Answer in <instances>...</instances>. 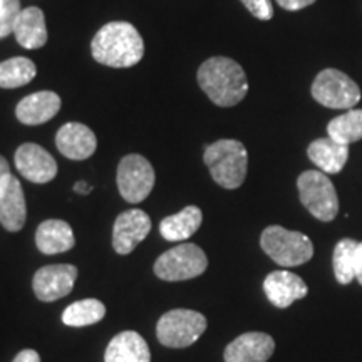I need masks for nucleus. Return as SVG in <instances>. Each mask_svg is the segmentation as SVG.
I'll return each instance as SVG.
<instances>
[{
  "mask_svg": "<svg viewBox=\"0 0 362 362\" xmlns=\"http://www.w3.org/2000/svg\"><path fill=\"white\" fill-rule=\"evenodd\" d=\"M90 52L99 64L107 67H133L144 56V42L129 22H110L103 25L90 42Z\"/></svg>",
  "mask_w": 362,
  "mask_h": 362,
  "instance_id": "obj_1",
  "label": "nucleus"
},
{
  "mask_svg": "<svg viewBox=\"0 0 362 362\" xmlns=\"http://www.w3.org/2000/svg\"><path fill=\"white\" fill-rule=\"evenodd\" d=\"M198 84L203 93L220 107H232L248 93L245 71L228 57H211L198 69Z\"/></svg>",
  "mask_w": 362,
  "mask_h": 362,
  "instance_id": "obj_2",
  "label": "nucleus"
},
{
  "mask_svg": "<svg viewBox=\"0 0 362 362\" xmlns=\"http://www.w3.org/2000/svg\"><path fill=\"white\" fill-rule=\"evenodd\" d=\"M205 165L220 187L235 189L242 187L248 170L247 148L237 139H220L206 146Z\"/></svg>",
  "mask_w": 362,
  "mask_h": 362,
  "instance_id": "obj_3",
  "label": "nucleus"
},
{
  "mask_svg": "<svg viewBox=\"0 0 362 362\" xmlns=\"http://www.w3.org/2000/svg\"><path fill=\"white\" fill-rule=\"evenodd\" d=\"M260 245L280 267L302 265L314 255V245L307 235L292 232L279 225L267 226L260 237Z\"/></svg>",
  "mask_w": 362,
  "mask_h": 362,
  "instance_id": "obj_4",
  "label": "nucleus"
},
{
  "mask_svg": "<svg viewBox=\"0 0 362 362\" xmlns=\"http://www.w3.org/2000/svg\"><path fill=\"white\" fill-rule=\"evenodd\" d=\"M206 330V317L197 310L175 309L161 315L156 325V336L163 346L183 349L192 346Z\"/></svg>",
  "mask_w": 362,
  "mask_h": 362,
  "instance_id": "obj_5",
  "label": "nucleus"
},
{
  "mask_svg": "<svg viewBox=\"0 0 362 362\" xmlns=\"http://www.w3.org/2000/svg\"><path fill=\"white\" fill-rule=\"evenodd\" d=\"M300 202L317 220L332 221L339 211L337 192L327 175L320 171H304L297 180Z\"/></svg>",
  "mask_w": 362,
  "mask_h": 362,
  "instance_id": "obj_6",
  "label": "nucleus"
},
{
  "mask_svg": "<svg viewBox=\"0 0 362 362\" xmlns=\"http://www.w3.org/2000/svg\"><path fill=\"white\" fill-rule=\"evenodd\" d=\"M208 267L205 252L194 243H181L165 252L155 264V274L165 282H181L202 275Z\"/></svg>",
  "mask_w": 362,
  "mask_h": 362,
  "instance_id": "obj_7",
  "label": "nucleus"
},
{
  "mask_svg": "<svg viewBox=\"0 0 362 362\" xmlns=\"http://www.w3.org/2000/svg\"><path fill=\"white\" fill-rule=\"evenodd\" d=\"M312 96L330 110H352L361 101V89L349 76L337 69H324L312 84Z\"/></svg>",
  "mask_w": 362,
  "mask_h": 362,
  "instance_id": "obj_8",
  "label": "nucleus"
},
{
  "mask_svg": "<svg viewBox=\"0 0 362 362\" xmlns=\"http://www.w3.org/2000/svg\"><path fill=\"white\" fill-rule=\"evenodd\" d=\"M117 188L121 197L129 203L146 200L155 187V170L151 163L141 155H128L117 166Z\"/></svg>",
  "mask_w": 362,
  "mask_h": 362,
  "instance_id": "obj_9",
  "label": "nucleus"
},
{
  "mask_svg": "<svg viewBox=\"0 0 362 362\" xmlns=\"http://www.w3.org/2000/svg\"><path fill=\"white\" fill-rule=\"evenodd\" d=\"M78 279V269L74 265H45L35 272L33 288L35 297L42 302H54L71 293Z\"/></svg>",
  "mask_w": 362,
  "mask_h": 362,
  "instance_id": "obj_10",
  "label": "nucleus"
},
{
  "mask_svg": "<svg viewBox=\"0 0 362 362\" xmlns=\"http://www.w3.org/2000/svg\"><path fill=\"white\" fill-rule=\"evenodd\" d=\"M151 230V218L146 211L128 210L117 216L112 226V248L119 255H128L134 250Z\"/></svg>",
  "mask_w": 362,
  "mask_h": 362,
  "instance_id": "obj_11",
  "label": "nucleus"
},
{
  "mask_svg": "<svg viewBox=\"0 0 362 362\" xmlns=\"http://www.w3.org/2000/svg\"><path fill=\"white\" fill-rule=\"evenodd\" d=\"M16 166L25 180L44 185L56 178L57 163L49 151L35 143H25L17 148Z\"/></svg>",
  "mask_w": 362,
  "mask_h": 362,
  "instance_id": "obj_12",
  "label": "nucleus"
},
{
  "mask_svg": "<svg viewBox=\"0 0 362 362\" xmlns=\"http://www.w3.org/2000/svg\"><path fill=\"white\" fill-rule=\"evenodd\" d=\"M264 291L270 304L277 309H287L296 300L307 296L309 287L298 275L288 270H275L264 280Z\"/></svg>",
  "mask_w": 362,
  "mask_h": 362,
  "instance_id": "obj_13",
  "label": "nucleus"
},
{
  "mask_svg": "<svg viewBox=\"0 0 362 362\" xmlns=\"http://www.w3.org/2000/svg\"><path fill=\"white\" fill-rule=\"evenodd\" d=\"M275 341L265 332L238 336L225 349V362H267L274 354Z\"/></svg>",
  "mask_w": 362,
  "mask_h": 362,
  "instance_id": "obj_14",
  "label": "nucleus"
},
{
  "mask_svg": "<svg viewBox=\"0 0 362 362\" xmlns=\"http://www.w3.org/2000/svg\"><path fill=\"white\" fill-rule=\"evenodd\" d=\"M56 146L62 156L74 161L88 160L98 146L96 134L86 124L66 123L56 134Z\"/></svg>",
  "mask_w": 362,
  "mask_h": 362,
  "instance_id": "obj_15",
  "label": "nucleus"
},
{
  "mask_svg": "<svg viewBox=\"0 0 362 362\" xmlns=\"http://www.w3.org/2000/svg\"><path fill=\"white\" fill-rule=\"evenodd\" d=\"M25 218L27 206L24 189L21 187V181L11 175L0 192V225L7 232H19L25 225Z\"/></svg>",
  "mask_w": 362,
  "mask_h": 362,
  "instance_id": "obj_16",
  "label": "nucleus"
},
{
  "mask_svg": "<svg viewBox=\"0 0 362 362\" xmlns=\"http://www.w3.org/2000/svg\"><path fill=\"white\" fill-rule=\"evenodd\" d=\"M61 110V98L52 90L29 94L17 104L16 116L22 124L37 126L47 123Z\"/></svg>",
  "mask_w": 362,
  "mask_h": 362,
  "instance_id": "obj_17",
  "label": "nucleus"
},
{
  "mask_svg": "<svg viewBox=\"0 0 362 362\" xmlns=\"http://www.w3.org/2000/svg\"><path fill=\"white\" fill-rule=\"evenodd\" d=\"M104 362H151L148 342L134 330H124L111 339Z\"/></svg>",
  "mask_w": 362,
  "mask_h": 362,
  "instance_id": "obj_18",
  "label": "nucleus"
},
{
  "mask_svg": "<svg viewBox=\"0 0 362 362\" xmlns=\"http://www.w3.org/2000/svg\"><path fill=\"white\" fill-rule=\"evenodd\" d=\"M35 245L44 255H56L71 250L76 245L71 225L64 220H45L37 226Z\"/></svg>",
  "mask_w": 362,
  "mask_h": 362,
  "instance_id": "obj_19",
  "label": "nucleus"
},
{
  "mask_svg": "<svg viewBox=\"0 0 362 362\" xmlns=\"http://www.w3.org/2000/svg\"><path fill=\"white\" fill-rule=\"evenodd\" d=\"M307 155L322 173L336 175L346 166L349 146L334 141L332 138H320L310 143Z\"/></svg>",
  "mask_w": 362,
  "mask_h": 362,
  "instance_id": "obj_20",
  "label": "nucleus"
},
{
  "mask_svg": "<svg viewBox=\"0 0 362 362\" xmlns=\"http://www.w3.org/2000/svg\"><path fill=\"white\" fill-rule=\"evenodd\" d=\"M13 35L24 49H40L47 42V27L44 12L39 7H27L21 12Z\"/></svg>",
  "mask_w": 362,
  "mask_h": 362,
  "instance_id": "obj_21",
  "label": "nucleus"
},
{
  "mask_svg": "<svg viewBox=\"0 0 362 362\" xmlns=\"http://www.w3.org/2000/svg\"><path fill=\"white\" fill-rule=\"evenodd\" d=\"M203 214L198 206L189 205L180 211V214L166 216L160 223L161 237L168 242H183L193 237L202 226Z\"/></svg>",
  "mask_w": 362,
  "mask_h": 362,
  "instance_id": "obj_22",
  "label": "nucleus"
},
{
  "mask_svg": "<svg viewBox=\"0 0 362 362\" xmlns=\"http://www.w3.org/2000/svg\"><path fill=\"white\" fill-rule=\"evenodd\" d=\"M37 76V67L27 57H12L0 62V88L16 89L29 84Z\"/></svg>",
  "mask_w": 362,
  "mask_h": 362,
  "instance_id": "obj_23",
  "label": "nucleus"
},
{
  "mask_svg": "<svg viewBox=\"0 0 362 362\" xmlns=\"http://www.w3.org/2000/svg\"><path fill=\"white\" fill-rule=\"evenodd\" d=\"M106 315V307L98 298H84V300L71 304L62 314V322L69 327H86L101 322Z\"/></svg>",
  "mask_w": 362,
  "mask_h": 362,
  "instance_id": "obj_24",
  "label": "nucleus"
},
{
  "mask_svg": "<svg viewBox=\"0 0 362 362\" xmlns=\"http://www.w3.org/2000/svg\"><path fill=\"white\" fill-rule=\"evenodd\" d=\"M329 138L349 146L362 139V110H349L346 115L334 117L327 126Z\"/></svg>",
  "mask_w": 362,
  "mask_h": 362,
  "instance_id": "obj_25",
  "label": "nucleus"
},
{
  "mask_svg": "<svg viewBox=\"0 0 362 362\" xmlns=\"http://www.w3.org/2000/svg\"><path fill=\"white\" fill-rule=\"evenodd\" d=\"M359 242L352 238H342L334 248V274L339 284L347 285L356 279V252Z\"/></svg>",
  "mask_w": 362,
  "mask_h": 362,
  "instance_id": "obj_26",
  "label": "nucleus"
},
{
  "mask_svg": "<svg viewBox=\"0 0 362 362\" xmlns=\"http://www.w3.org/2000/svg\"><path fill=\"white\" fill-rule=\"evenodd\" d=\"M21 12V0H0V39L13 34Z\"/></svg>",
  "mask_w": 362,
  "mask_h": 362,
  "instance_id": "obj_27",
  "label": "nucleus"
},
{
  "mask_svg": "<svg viewBox=\"0 0 362 362\" xmlns=\"http://www.w3.org/2000/svg\"><path fill=\"white\" fill-rule=\"evenodd\" d=\"M253 17L260 21H270L274 17V7L270 0H240Z\"/></svg>",
  "mask_w": 362,
  "mask_h": 362,
  "instance_id": "obj_28",
  "label": "nucleus"
},
{
  "mask_svg": "<svg viewBox=\"0 0 362 362\" xmlns=\"http://www.w3.org/2000/svg\"><path fill=\"white\" fill-rule=\"evenodd\" d=\"M277 2L285 11H300V8L312 6L315 0H277Z\"/></svg>",
  "mask_w": 362,
  "mask_h": 362,
  "instance_id": "obj_29",
  "label": "nucleus"
},
{
  "mask_svg": "<svg viewBox=\"0 0 362 362\" xmlns=\"http://www.w3.org/2000/svg\"><path fill=\"white\" fill-rule=\"evenodd\" d=\"M12 362H40V357L37 352L33 349H24L16 356V359Z\"/></svg>",
  "mask_w": 362,
  "mask_h": 362,
  "instance_id": "obj_30",
  "label": "nucleus"
},
{
  "mask_svg": "<svg viewBox=\"0 0 362 362\" xmlns=\"http://www.w3.org/2000/svg\"><path fill=\"white\" fill-rule=\"evenodd\" d=\"M11 168H8V163L6 158H4L2 155H0V192H2L4 185L7 183L8 176H11Z\"/></svg>",
  "mask_w": 362,
  "mask_h": 362,
  "instance_id": "obj_31",
  "label": "nucleus"
},
{
  "mask_svg": "<svg viewBox=\"0 0 362 362\" xmlns=\"http://www.w3.org/2000/svg\"><path fill=\"white\" fill-rule=\"evenodd\" d=\"M356 280L362 285V242H359L356 252Z\"/></svg>",
  "mask_w": 362,
  "mask_h": 362,
  "instance_id": "obj_32",
  "label": "nucleus"
},
{
  "mask_svg": "<svg viewBox=\"0 0 362 362\" xmlns=\"http://www.w3.org/2000/svg\"><path fill=\"white\" fill-rule=\"evenodd\" d=\"M74 192H78L81 194H88L93 192V188H90L88 183H84V181H79V183L74 185Z\"/></svg>",
  "mask_w": 362,
  "mask_h": 362,
  "instance_id": "obj_33",
  "label": "nucleus"
}]
</instances>
